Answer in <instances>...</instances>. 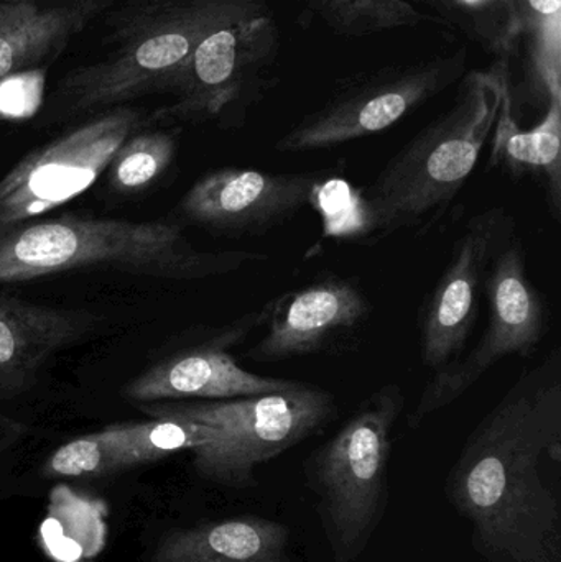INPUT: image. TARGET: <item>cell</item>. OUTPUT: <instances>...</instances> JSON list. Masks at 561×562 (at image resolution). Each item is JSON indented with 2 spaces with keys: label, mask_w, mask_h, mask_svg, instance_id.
Listing matches in <instances>:
<instances>
[{
  "label": "cell",
  "mask_w": 561,
  "mask_h": 562,
  "mask_svg": "<svg viewBox=\"0 0 561 562\" xmlns=\"http://www.w3.org/2000/svg\"><path fill=\"white\" fill-rule=\"evenodd\" d=\"M561 350L524 370L473 429L448 477V497L494 562H560L559 498L540 474L560 459Z\"/></svg>",
  "instance_id": "cell-1"
},
{
  "label": "cell",
  "mask_w": 561,
  "mask_h": 562,
  "mask_svg": "<svg viewBox=\"0 0 561 562\" xmlns=\"http://www.w3.org/2000/svg\"><path fill=\"white\" fill-rule=\"evenodd\" d=\"M254 250H201L167 221L61 216L0 226V283L78 270H115L165 281H203L263 262Z\"/></svg>",
  "instance_id": "cell-2"
},
{
  "label": "cell",
  "mask_w": 561,
  "mask_h": 562,
  "mask_svg": "<svg viewBox=\"0 0 561 562\" xmlns=\"http://www.w3.org/2000/svg\"><path fill=\"white\" fill-rule=\"evenodd\" d=\"M510 82L504 61L464 76L453 104L414 135L362 191V226L369 236L428 233L445 216L493 135Z\"/></svg>",
  "instance_id": "cell-3"
},
{
  "label": "cell",
  "mask_w": 561,
  "mask_h": 562,
  "mask_svg": "<svg viewBox=\"0 0 561 562\" xmlns=\"http://www.w3.org/2000/svg\"><path fill=\"white\" fill-rule=\"evenodd\" d=\"M270 12L267 0H154L148 12L122 26L105 58L79 66L59 81L58 111L101 114L142 95L164 94L171 76L206 36Z\"/></svg>",
  "instance_id": "cell-4"
},
{
  "label": "cell",
  "mask_w": 561,
  "mask_h": 562,
  "mask_svg": "<svg viewBox=\"0 0 561 562\" xmlns=\"http://www.w3.org/2000/svg\"><path fill=\"white\" fill-rule=\"evenodd\" d=\"M404 406L402 386L385 383L306 459V481L336 562L358 560L384 517L392 431Z\"/></svg>",
  "instance_id": "cell-5"
},
{
  "label": "cell",
  "mask_w": 561,
  "mask_h": 562,
  "mask_svg": "<svg viewBox=\"0 0 561 562\" xmlns=\"http://www.w3.org/2000/svg\"><path fill=\"white\" fill-rule=\"evenodd\" d=\"M141 409L152 418L190 419L216 428V442L193 451L194 469L214 484L249 488L257 484V465L272 461L332 422L336 400L319 386L300 382L285 392L221 402L148 403Z\"/></svg>",
  "instance_id": "cell-6"
},
{
  "label": "cell",
  "mask_w": 561,
  "mask_h": 562,
  "mask_svg": "<svg viewBox=\"0 0 561 562\" xmlns=\"http://www.w3.org/2000/svg\"><path fill=\"white\" fill-rule=\"evenodd\" d=\"M468 49L362 69L336 82L318 108L276 142L279 154L328 150L394 127L412 112L457 85Z\"/></svg>",
  "instance_id": "cell-7"
},
{
  "label": "cell",
  "mask_w": 561,
  "mask_h": 562,
  "mask_svg": "<svg viewBox=\"0 0 561 562\" xmlns=\"http://www.w3.org/2000/svg\"><path fill=\"white\" fill-rule=\"evenodd\" d=\"M280 30L273 12L211 33L165 86L177 102L161 112L180 121L239 127L280 82Z\"/></svg>",
  "instance_id": "cell-8"
},
{
  "label": "cell",
  "mask_w": 561,
  "mask_h": 562,
  "mask_svg": "<svg viewBox=\"0 0 561 562\" xmlns=\"http://www.w3.org/2000/svg\"><path fill=\"white\" fill-rule=\"evenodd\" d=\"M484 294L490 304L484 336L467 357H460L434 373L408 416L412 429L460 400L504 357H530L539 349L546 336V306L542 294L527 273L523 243L514 234L491 262Z\"/></svg>",
  "instance_id": "cell-9"
},
{
  "label": "cell",
  "mask_w": 561,
  "mask_h": 562,
  "mask_svg": "<svg viewBox=\"0 0 561 562\" xmlns=\"http://www.w3.org/2000/svg\"><path fill=\"white\" fill-rule=\"evenodd\" d=\"M141 127V114L122 105L25 155L0 180V226L45 216L88 191Z\"/></svg>",
  "instance_id": "cell-10"
},
{
  "label": "cell",
  "mask_w": 561,
  "mask_h": 562,
  "mask_svg": "<svg viewBox=\"0 0 561 562\" xmlns=\"http://www.w3.org/2000/svg\"><path fill=\"white\" fill-rule=\"evenodd\" d=\"M513 234L510 217L501 207H491L476 214L455 243L450 262L420 313L422 362L434 372L467 349L491 262Z\"/></svg>",
  "instance_id": "cell-11"
},
{
  "label": "cell",
  "mask_w": 561,
  "mask_h": 562,
  "mask_svg": "<svg viewBox=\"0 0 561 562\" xmlns=\"http://www.w3.org/2000/svg\"><path fill=\"white\" fill-rule=\"evenodd\" d=\"M266 317L267 304L227 324L204 342L155 363L125 385V398L141 405L221 402L293 389L300 382L257 375L243 369L231 353V347L239 346L262 327Z\"/></svg>",
  "instance_id": "cell-12"
},
{
  "label": "cell",
  "mask_w": 561,
  "mask_h": 562,
  "mask_svg": "<svg viewBox=\"0 0 561 562\" xmlns=\"http://www.w3.org/2000/svg\"><path fill=\"white\" fill-rule=\"evenodd\" d=\"M323 175L220 168L188 190L181 198L180 211L191 223L217 234L262 236L312 203Z\"/></svg>",
  "instance_id": "cell-13"
},
{
  "label": "cell",
  "mask_w": 561,
  "mask_h": 562,
  "mask_svg": "<svg viewBox=\"0 0 561 562\" xmlns=\"http://www.w3.org/2000/svg\"><path fill=\"white\" fill-rule=\"evenodd\" d=\"M369 314L368 294L356 281L319 277L267 303L266 334L246 356L273 363L325 352L356 333Z\"/></svg>",
  "instance_id": "cell-14"
},
{
  "label": "cell",
  "mask_w": 561,
  "mask_h": 562,
  "mask_svg": "<svg viewBox=\"0 0 561 562\" xmlns=\"http://www.w3.org/2000/svg\"><path fill=\"white\" fill-rule=\"evenodd\" d=\"M94 314L19 297H0V390L19 393L49 360L91 333Z\"/></svg>",
  "instance_id": "cell-15"
},
{
  "label": "cell",
  "mask_w": 561,
  "mask_h": 562,
  "mask_svg": "<svg viewBox=\"0 0 561 562\" xmlns=\"http://www.w3.org/2000/svg\"><path fill=\"white\" fill-rule=\"evenodd\" d=\"M112 0H0V82L55 61Z\"/></svg>",
  "instance_id": "cell-16"
},
{
  "label": "cell",
  "mask_w": 561,
  "mask_h": 562,
  "mask_svg": "<svg viewBox=\"0 0 561 562\" xmlns=\"http://www.w3.org/2000/svg\"><path fill=\"white\" fill-rule=\"evenodd\" d=\"M287 525L260 517H237L175 531L154 562H289Z\"/></svg>",
  "instance_id": "cell-17"
},
{
  "label": "cell",
  "mask_w": 561,
  "mask_h": 562,
  "mask_svg": "<svg viewBox=\"0 0 561 562\" xmlns=\"http://www.w3.org/2000/svg\"><path fill=\"white\" fill-rule=\"evenodd\" d=\"M491 167H503L514 178H539L552 216L561 214V99L552 101L539 124L523 131L516 121L513 82L504 92L493 131Z\"/></svg>",
  "instance_id": "cell-18"
},
{
  "label": "cell",
  "mask_w": 561,
  "mask_h": 562,
  "mask_svg": "<svg viewBox=\"0 0 561 562\" xmlns=\"http://www.w3.org/2000/svg\"><path fill=\"white\" fill-rule=\"evenodd\" d=\"M523 86L513 88L543 112L561 99V0H519Z\"/></svg>",
  "instance_id": "cell-19"
},
{
  "label": "cell",
  "mask_w": 561,
  "mask_h": 562,
  "mask_svg": "<svg viewBox=\"0 0 561 562\" xmlns=\"http://www.w3.org/2000/svg\"><path fill=\"white\" fill-rule=\"evenodd\" d=\"M124 469L160 461L180 451L207 448L220 431L203 423L181 418H152L148 422L111 426Z\"/></svg>",
  "instance_id": "cell-20"
},
{
  "label": "cell",
  "mask_w": 561,
  "mask_h": 562,
  "mask_svg": "<svg viewBox=\"0 0 561 562\" xmlns=\"http://www.w3.org/2000/svg\"><path fill=\"white\" fill-rule=\"evenodd\" d=\"M335 35L366 38L399 29H417L438 19L407 0H303Z\"/></svg>",
  "instance_id": "cell-21"
},
{
  "label": "cell",
  "mask_w": 561,
  "mask_h": 562,
  "mask_svg": "<svg viewBox=\"0 0 561 562\" xmlns=\"http://www.w3.org/2000/svg\"><path fill=\"white\" fill-rule=\"evenodd\" d=\"M177 148V135L171 132H135L112 157L109 184L119 194L147 190L173 164Z\"/></svg>",
  "instance_id": "cell-22"
},
{
  "label": "cell",
  "mask_w": 561,
  "mask_h": 562,
  "mask_svg": "<svg viewBox=\"0 0 561 562\" xmlns=\"http://www.w3.org/2000/svg\"><path fill=\"white\" fill-rule=\"evenodd\" d=\"M441 12L455 16L491 53L510 55L519 45L520 16L513 0H445Z\"/></svg>",
  "instance_id": "cell-23"
},
{
  "label": "cell",
  "mask_w": 561,
  "mask_h": 562,
  "mask_svg": "<svg viewBox=\"0 0 561 562\" xmlns=\"http://www.w3.org/2000/svg\"><path fill=\"white\" fill-rule=\"evenodd\" d=\"M117 471H124V465L111 426L66 442L49 456L45 465L46 474L56 477H82Z\"/></svg>",
  "instance_id": "cell-24"
},
{
  "label": "cell",
  "mask_w": 561,
  "mask_h": 562,
  "mask_svg": "<svg viewBox=\"0 0 561 562\" xmlns=\"http://www.w3.org/2000/svg\"><path fill=\"white\" fill-rule=\"evenodd\" d=\"M42 68L16 72L0 82V119H25L42 104Z\"/></svg>",
  "instance_id": "cell-25"
},
{
  "label": "cell",
  "mask_w": 561,
  "mask_h": 562,
  "mask_svg": "<svg viewBox=\"0 0 561 562\" xmlns=\"http://www.w3.org/2000/svg\"><path fill=\"white\" fill-rule=\"evenodd\" d=\"M425 2L431 3V5L437 7L441 12V7H444L445 0H425Z\"/></svg>",
  "instance_id": "cell-26"
},
{
  "label": "cell",
  "mask_w": 561,
  "mask_h": 562,
  "mask_svg": "<svg viewBox=\"0 0 561 562\" xmlns=\"http://www.w3.org/2000/svg\"><path fill=\"white\" fill-rule=\"evenodd\" d=\"M514 5H516L517 12H519V0H513Z\"/></svg>",
  "instance_id": "cell-27"
}]
</instances>
